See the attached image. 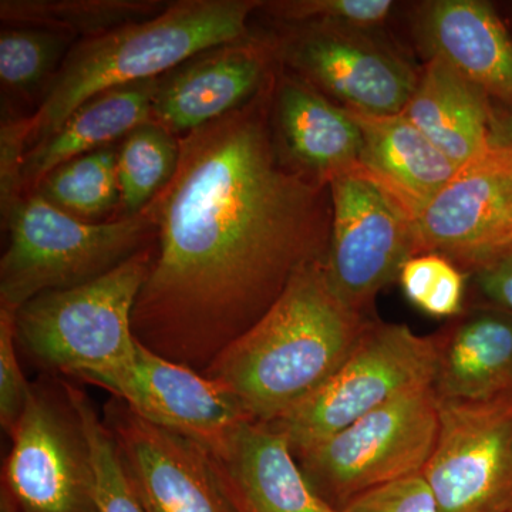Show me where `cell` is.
<instances>
[{"instance_id": "1", "label": "cell", "mask_w": 512, "mask_h": 512, "mask_svg": "<svg viewBox=\"0 0 512 512\" xmlns=\"http://www.w3.org/2000/svg\"><path fill=\"white\" fill-rule=\"evenodd\" d=\"M275 77L241 109L178 137L173 178L146 208L156 255L134 305V338L200 373L328 252L329 184L282 157Z\"/></svg>"}, {"instance_id": "2", "label": "cell", "mask_w": 512, "mask_h": 512, "mask_svg": "<svg viewBox=\"0 0 512 512\" xmlns=\"http://www.w3.org/2000/svg\"><path fill=\"white\" fill-rule=\"evenodd\" d=\"M370 320L340 301L318 262L302 269L271 311L202 375L234 394L252 420L269 423L338 370Z\"/></svg>"}, {"instance_id": "3", "label": "cell", "mask_w": 512, "mask_h": 512, "mask_svg": "<svg viewBox=\"0 0 512 512\" xmlns=\"http://www.w3.org/2000/svg\"><path fill=\"white\" fill-rule=\"evenodd\" d=\"M261 6L258 0H178L154 18L83 39L30 116V143L52 136L101 93L156 80L202 53L251 39L249 18Z\"/></svg>"}, {"instance_id": "4", "label": "cell", "mask_w": 512, "mask_h": 512, "mask_svg": "<svg viewBox=\"0 0 512 512\" xmlns=\"http://www.w3.org/2000/svg\"><path fill=\"white\" fill-rule=\"evenodd\" d=\"M9 247L0 261V308L16 312L42 293L87 284L156 242L150 212L86 222L37 192L5 215Z\"/></svg>"}, {"instance_id": "5", "label": "cell", "mask_w": 512, "mask_h": 512, "mask_svg": "<svg viewBox=\"0 0 512 512\" xmlns=\"http://www.w3.org/2000/svg\"><path fill=\"white\" fill-rule=\"evenodd\" d=\"M156 242L109 274L36 296L16 311L18 345L37 365L79 379L107 375L133 360V311Z\"/></svg>"}, {"instance_id": "6", "label": "cell", "mask_w": 512, "mask_h": 512, "mask_svg": "<svg viewBox=\"0 0 512 512\" xmlns=\"http://www.w3.org/2000/svg\"><path fill=\"white\" fill-rule=\"evenodd\" d=\"M434 373L433 336L372 319L345 362L318 390L265 424L285 434L296 456L397 397L433 386Z\"/></svg>"}, {"instance_id": "7", "label": "cell", "mask_w": 512, "mask_h": 512, "mask_svg": "<svg viewBox=\"0 0 512 512\" xmlns=\"http://www.w3.org/2000/svg\"><path fill=\"white\" fill-rule=\"evenodd\" d=\"M439 433L433 387L413 390L296 454L315 493L335 510L393 481L420 476Z\"/></svg>"}, {"instance_id": "8", "label": "cell", "mask_w": 512, "mask_h": 512, "mask_svg": "<svg viewBox=\"0 0 512 512\" xmlns=\"http://www.w3.org/2000/svg\"><path fill=\"white\" fill-rule=\"evenodd\" d=\"M329 188L332 227L323 266L340 301L367 316L416 255L413 218L360 164L330 180Z\"/></svg>"}, {"instance_id": "9", "label": "cell", "mask_w": 512, "mask_h": 512, "mask_svg": "<svg viewBox=\"0 0 512 512\" xmlns=\"http://www.w3.org/2000/svg\"><path fill=\"white\" fill-rule=\"evenodd\" d=\"M284 72L346 110L375 116L400 114L419 82L414 66L383 33L285 26L271 39Z\"/></svg>"}, {"instance_id": "10", "label": "cell", "mask_w": 512, "mask_h": 512, "mask_svg": "<svg viewBox=\"0 0 512 512\" xmlns=\"http://www.w3.org/2000/svg\"><path fill=\"white\" fill-rule=\"evenodd\" d=\"M2 483L22 512H97L89 441L59 384H32Z\"/></svg>"}, {"instance_id": "11", "label": "cell", "mask_w": 512, "mask_h": 512, "mask_svg": "<svg viewBox=\"0 0 512 512\" xmlns=\"http://www.w3.org/2000/svg\"><path fill=\"white\" fill-rule=\"evenodd\" d=\"M421 476L440 512H512V394L439 400L436 446Z\"/></svg>"}, {"instance_id": "12", "label": "cell", "mask_w": 512, "mask_h": 512, "mask_svg": "<svg viewBox=\"0 0 512 512\" xmlns=\"http://www.w3.org/2000/svg\"><path fill=\"white\" fill-rule=\"evenodd\" d=\"M416 255L439 254L468 276L512 245V151L494 140L413 218Z\"/></svg>"}, {"instance_id": "13", "label": "cell", "mask_w": 512, "mask_h": 512, "mask_svg": "<svg viewBox=\"0 0 512 512\" xmlns=\"http://www.w3.org/2000/svg\"><path fill=\"white\" fill-rule=\"evenodd\" d=\"M90 383L109 390L144 420L198 444L210 456L224 451L239 430L254 421L224 386L138 342L131 362Z\"/></svg>"}, {"instance_id": "14", "label": "cell", "mask_w": 512, "mask_h": 512, "mask_svg": "<svg viewBox=\"0 0 512 512\" xmlns=\"http://www.w3.org/2000/svg\"><path fill=\"white\" fill-rule=\"evenodd\" d=\"M103 421L144 512H234L207 451L113 397Z\"/></svg>"}, {"instance_id": "15", "label": "cell", "mask_w": 512, "mask_h": 512, "mask_svg": "<svg viewBox=\"0 0 512 512\" xmlns=\"http://www.w3.org/2000/svg\"><path fill=\"white\" fill-rule=\"evenodd\" d=\"M276 70L271 39H248L202 53L158 79L153 121L174 136H185L254 100Z\"/></svg>"}, {"instance_id": "16", "label": "cell", "mask_w": 512, "mask_h": 512, "mask_svg": "<svg viewBox=\"0 0 512 512\" xmlns=\"http://www.w3.org/2000/svg\"><path fill=\"white\" fill-rule=\"evenodd\" d=\"M412 29L426 60H441L495 103L512 107V37L493 3L421 2L413 10Z\"/></svg>"}, {"instance_id": "17", "label": "cell", "mask_w": 512, "mask_h": 512, "mask_svg": "<svg viewBox=\"0 0 512 512\" xmlns=\"http://www.w3.org/2000/svg\"><path fill=\"white\" fill-rule=\"evenodd\" d=\"M210 458L234 512H340L315 493L285 434L268 424L249 421Z\"/></svg>"}, {"instance_id": "18", "label": "cell", "mask_w": 512, "mask_h": 512, "mask_svg": "<svg viewBox=\"0 0 512 512\" xmlns=\"http://www.w3.org/2000/svg\"><path fill=\"white\" fill-rule=\"evenodd\" d=\"M272 126L286 163L320 183L329 184L360 163L362 131L350 111L284 72L279 64Z\"/></svg>"}, {"instance_id": "19", "label": "cell", "mask_w": 512, "mask_h": 512, "mask_svg": "<svg viewBox=\"0 0 512 512\" xmlns=\"http://www.w3.org/2000/svg\"><path fill=\"white\" fill-rule=\"evenodd\" d=\"M440 402H485L512 394V313L468 303L433 335Z\"/></svg>"}, {"instance_id": "20", "label": "cell", "mask_w": 512, "mask_h": 512, "mask_svg": "<svg viewBox=\"0 0 512 512\" xmlns=\"http://www.w3.org/2000/svg\"><path fill=\"white\" fill-rule=\"evenodd\" d=\"M493 106L453 67L429 59L402 114L461 168L493 150Z\"/></svg>"}, {"instance_id": "21", "label": "cell", "mask_w": 512, "mask_h": 512, "mask_svg": "<svg viewBox=\"0 0 512 512\" xmlns=\"http://www.w3.org/2000/svg\"><path fill=\"white\" fill-rule=\"evenodd\" d=\"M362 131L360 165L414 218L458 173L450 158L400 114L375 116L349 110Z\"/></svg>"}, {"instance_id": "22", "label": "cell", "mask_w": 512, "mask_h": 512, "mask_svg": "<svg viewBox=\"0 0 512 512\" xmlns=\"http://www.w3.org/2000/svg\"><path fill=\"white\" fill-rule=\"evenodd\" d=\"M158 79L101 93L74 111L52 136L26 153L23 191L33 192L47 174L74 158L107 148L120 137L153 121Z\"/></svg>"}, {"instance_id": "23", "label": "cell", "mask_w": 512, "mask_h": 512, "mask_svg": "<svg viewBox=\"0 0 512 512\" xmlns=\"http://www.w3.org/2000/svg\"><path fill=\"white\" fill-rule=\"evenodd\" d=\"M164 0H2L0 19L6 26L53 30L76 39L109 33L130 23L160 15Z\"/></svg>"}, {"instance_id": "24", "label": "cell", "mask_w": 512, "mask_h": 512, "mask_svg": "<svg viewBox=\"0 0 512 512\" xmlns=\"http://www.w3.org/2000/svg\"><path fill=\"white\" fill-rule=\"evenodd\" d=\"M180 157V141L156 121L131 131L117 154L120 197L126 215L140 214L170 183Z\"/></svg>"}, {"instance_id": "25", "label": "cell", "mask_w": 512, "mask_h": 512, "mask_svg": "<svg viewBox=\"0 0 512 512\" xmlns=\"http://www.w3.org/2000/svg\"><path fill=\"white\" fill-rule=\"evenodd\" d=\"M50 204L77 218H94L121 200L117 154L101 148L47 174L35 191Z\"/></svg>"}, {"instance_id": "26", "label": "cell", "mask_w": 512, "mask_h": 512, "mask_svg": "<svg viewBox=\"0 0 512 512\" xmlns=\"http://www.w3.org/2000/svg\"><path fill=\"white\" fill-rule=\"evenodd\" d=\"M74 37L53 30L6 26L0 33V82L13 94H30L57 72ZM53 82V80H52Z\"/></svg>"}, {"instance_id": "27", "label": "cell", "mask_w": 512, "mask_h": 512, "mask_svg": "<svg viewBox=\"0 0 512 512\" xmlns=\"http://www.w3.org/2000/svg\"><path fill=\"white\" fill-rule=\"evenodd\" d=\"M63 386L79 414L89 441L96 481L94 498L97 512H144L103 417L99 416L92 400L79 387L67 382H63Z\"/></svg>"}, {"instance_id": "28", "label": "cell", "mask_w": 512, "mask_h": 512, "mask_svg": "<svg viewBox=\"0 0 512 512\" xmlns=\"http://www.w3.org/2000/svg\"><path fill=\"white\" fill-rule=\"evenodd\" d=\"M397 281L407 301L431 318L451 320L466 309L470 276L444 256H412Z\"/></svg>"}, {"instance_id": "29", "label": "cell", "mask_w": 512, "mask_h": 512, "mask_svg": "<svg viewBox=\"0 0 512 512\" xmlns=\"http://www.w3.org/2000/svg\"><path fill=\"white\" fill-rule=\"evenodd\" d=\"M399 3L393 0H281L262 2L261 9L285 26L383 33Z\"/></svg>"}, {"instance_id": "30", "label": "cell", "mask_w": 512, "mask_h": 512, "mask_svg": "<svg viewBox=\"0 0 512 512\" xmlns=\"http://www.w3.org/2000/svg\"><path fill=\"white\" fill-rule=\"evenodd\" d=\"M15 315L0 308V423L9 437L18 427L32 390L18 359Z\"/></svg>"}, {"instance_id": "31", "label": "cell", "mask_w": 512, "mask_h": 512, "mask_svg": "<svg viewBox=\"0 0 512 512\" xmlns=\"http://www.w3.org/2000/svg\"><path fill=\"white\" fill-rule=\"evenodd\" d=\"M32 137L30 117H3L0 128V204L2 215L22 198L26 147Z\"/></svg>"}, {"instance_id": "32", "label": "cell", "mask_w": 512, "mask_h": 512, "mask_svg": "<svg viewBox=\"0 0 512 512\" xmlns=\"http://www.w3.org/2000/svg\"><path fill=\"white\" fill-rule=\"evenodd\" d=\"M340 512H440L423 476L403 478L373 488Z\"/></svg>"}, {"instance_id": "33", "label": "cell", "mask_w": 512, "mask_h": 512, "mask_svg": "<svg viewBox=\"0 0 512 512\" xmlns=\"http://www.w3.org/2000/svg\"><path fill=\"white\" fill-rule=\"evenodd\" d=\"M468 289L477 293L478 302L512 313V245L471 274Z\"/></svg>"}, {"instance_id": "34", "label": "cell", "mask_w": 512, "mask_h": 512, "mask_svg": "<svg viewBox=\"0 0 512 512\" xmlns=\"http://www.w3.org/2000/svg\"><path fill=\"white\" fill-rule=\"evenodd\" d=\"M494 140L512 151V107L495 103L493 106Z\"/></svg>"}, {"instance_id": "35", "label": "cell", "mask_w": 512, "mask_h": 512, "mask_svg": "<svg viewBox=\"0 0 512 512\" xmlns=\"http://www.w3.org/2000/svg\"><path fill=\"white\" fill-rule=\"evenodd\" d=\"M0 512H22L18 503H16L15 497L3 483L0 487Z\"/></svg>"}]
</instances>
